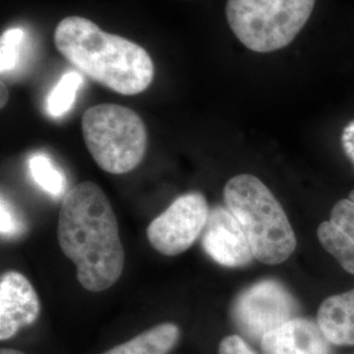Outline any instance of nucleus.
<instances>
[{
	"label": "nucleus",
	"instance_id": "4",
	"mask_svg": "<svg viewBox=\"0 0 354 354\" xmlns=\"http://www.w3.org/2000/svg\"><path fill=\"white\" fill-rule=\"evenodd\" d=\"M82 133L95 162L102 171L113 175L136 169L147 150L143 120L122 105L91 106L82 117Z\"/></svg>",
	"mask_w": 354,
	"mask_h": 354
},
{
	"label": "nucleus",
	"instance_id": "12",
	"mask_svg": "<svg viewBox=\"0 0 354 354\" xmlns=\"http://www.w3.org/2000/svg\"><path fill=\"white\" fill-rule=\"evenodd\" d=\"M317 324L332 345H354V289L332 295L320 304Z\"/></svg>",
	"mask_w": 354,
	"mask_h": 354
},
{
	"label": "nucleus",
	"instance_id": "21",
	"mask_svg": "<svg viewBox=\"0 0 354 354\" xmlns=\"http://www.w3.org/2000/svg\"><path fill=\"white\" fill-rule=\"evenodd\" d=\"M0 354H26L20 351H15V349H8V348H4L0 351Z\"/></svg>",
	"mask_w": 354,
	"mask_h": 354
},
{
	"label": "nucleus",
	"instance_id": "3",
	"mask_svg": "<svg viewBox=\"0 0 354 354\" xmlns=\"http://www.w3.org/2000/svg\"><path fill=\"white\" fill-rule=\"evenodd\" d=\"M228 210L241 223L254 259L268 266L286 261L297 248V238L279 200L252 175L228 180L225 192Z\"/></svg>",
	"mask_w": 354,
	"mask_h": 354
},
{
	"label": "nucleus",
	"instance_id": "22",
	"mask_svg": "<svg viewBox=\"0 0 354 354\" xmlns=\"http://www.w3.org/2000/svg\"><path fill=\"white\" fill-rule=\"evenodd\" d=\"M348 200H349V201H351V203H354V189L352 190V192H351V193H349V196H348Z\"/></svg>",
	"mask_w": 354,
	"mask_h": 354
},
{
	"label": "nucleus",
	"instance_id": "1",
	"mask_svg": "<svg viewBox=\"0 0 354 354\" xmlns=\"http://www.w3.org/2000/svg\"><path fill=\"white\" fill-rule=\"evenodd\" d=\"M61 250L76 266L80 285L93 292L106 290L124 270L125 253L118 222L108 197L84 181L64 194L58 219Z\"/></svg>",
	"mask_w": 354,
	"mask_h": 354
},
{
	"label": "nucleus",
	"instance_id": "13",
	"mask_svg": "<svg viewBox=\"0 0 354 354\" xmlns=\"http://www.w3.org/2000/svg\"><path fill=\"white\" fill-rule=\"evenodd\" d=\"M178 339L180 329L176 324L163 323L102 354H169Z\"/></svg>",
	"mask_w": 354,
	"mask_h": 354
},
{
	"label": "nucleus",
	"instance_id": "20",
	"mask_svg": "<svg viewBox=\"0 0 354 354\" xmlns=\"http://www.w3.org/2000/svg\"><path fill=\"white\" fill-rule=\"evenodd\" d=\"M7 100H8V91H7V87L4 86V83L1 82V108L7 104Z\"/></svg>",
	"mask_w": 354,
	"mask_h": 354
},
{
	"label": "nucleus",
	"instance_id": "15",
	"mask_svg": "<svg viewBox=\"0 0 354 354\" xmlns=\"http://www.w3.org/2000/svg\"><path fill=\"white\" fill-rule=\"evenodd\" d=\"M83 84V77L76 71L66 73L51 89L46 99V112L53 118H59L67 113L75 104L77 91Z\"/></svg>",
	"mask_w": 354,
	"mask_h": 354
},
{
	"label": "nucleus",
	"instance_id": "2",
	"mask_svg": "<svg viewBox=\"0 0 354 354\" xmlns=\"http://www.w3.org/2000/svg\"><path fill=\"white\" fill-rule=\"evenodd\" d=\"M54 44L79 73L117 93L138 95L151 86L155 67L147 50L127 38L104 32L86 17L61 20Z\"/></svg>",
	"mask_w": 354,
	"mask_h": 354
},
{
	"label": "nucleus",
	"instance_id": "6",
	"mask_svg": "<svg viewBox=\"0 0 354 354\" xmlns=\"http://www.w3.org/2000/svg\"><path fill=\"white\" fill-rule=\"evenodd\" d=\"M298 304L281 282L264 279L241 291L231 307V317L243 337L260 344L266 333L297 317Z\"/></svg>",
	"mask_w": 354,
	"mask_h": 354
},
{
	"label": "nucleus",
	"instance_id": "7",
	"mask_svg": "<svg viewBox=\"0 0 354 354\" xmlns=\"http://www.w3.org/2000/svg\"><path fill=\"white\" fill-rule=\"evenodd\" d=\"M209 213L203 193H187L152 221L147 228L149 241L165 256L184 253L203 234Z\"/></svg>",
	"mask_w": 354,
	"mask_h": 354
},
{
	"label": "nucleus",
	"instance_id": "5",
	"mask_svg": "<svg viewBox=\"0 0 354 354\" xmlns=\"http://www.w3.org/2000/svg\"><path fill=\"white\" fill-rule=\"evenodd\" d=\"M317 0H227L232 33L254 53H272L290 45L307 24Z\"/></svg>",
	"mask_w": 354,
	"mask_h": 354
},
{
	"label": "nucleus",
	"instance_id": "19",
	"mask_svg": "<svg viewBox=\"0 0 354 354\" xmlns=\"http://www.w3.org/2000/svg\"><path fill=\"white\" fill-rule=\"evenodd\" d=\"M342 151L354 167V120L344 127L342 133Z\"/></svg>",
	"mask_w": 354,
	"mask_h": 354
},
{
	"label": "nucleus",
	"instance_id": "8",
	"mask_svg": "<svg viewBox=\"0 0 354 354\" xmlns=\"http://www.w3.org/2000/svg\"><path fill=\"white\" fill-rule=\"evenodd\" d=\"M203 247L215 263L226 268H244L254 259L244 230L227 207L215 206L203 232Z\"/></svg>",
	"mask_w": 354,
	"mask_h": 354
},
{
	"label": "nucleus",
	"instance_id": "16",
	"mask_svg": "<svg viewBox=\"0 0 354 354\" xmlns=\"http://www.w3.org/2000/svg\"><path fill=\"white\" fill-rule=\"evenodd\" d=\"M24 37H26V33L19 28L8 29L1 35L0 67L3 74L12 71L16 67V64L19 62L21 44L24 41Z\"/></svg>",
	"mask_w": 354,
	"mask_h": 354
},
{
	"label": "nucleus",
	"instance_id": "18",
	"mask_svg": "<svg viewBox=\"0 0 354 354\" xmlns=\"http://www.w3.org/2000/svg\"><path fill=\"white\" fill-rule=\"evenodd\" d=\"M218 354H256L250 345L245 342V340L238 336V335H231L225 337L219 346H218Z\"/></svg>",
	"mask_w": 354,
	"mask_h": 354
},
{
	"label": "nucleus",
	"instance_id": "11",
	"mask_svg": "<svg viewBox=\"0 0 354 354\" xmlns=\"http://www.w3.org/2000/svg\"><path fill=\"white\" fill-rule=\"evenodd\" d=\"M317 239L344 270L354 274V203L349 200L335 203L330 219L317 228Z\"/></svg>",
	"mask_w": 354,
	"mask_h": 354
},
{
	"label": "nucleus",
	"instance_id": "17",
	"mask_svg": "<svg viewBox=\"0 0 354 354\" xmlns=\"http://www.w3.org/2000/svg\"><path fill=\"white\" fill-rule=\"evenodd\" d=\"M0 230L3 239H16L26 232L24 216L4 196H1L0 203Z\"/></svg>",
	"mask_w": 354,
	"mask_h": 354
},
{
	"label": "nucleus",
	"instance_id": "14",
	"mask_svg": "<svg viewBox=\"0 0 354 354\" xmlns=\"http://www.w3.org/2000/svg\"><path fill=\"white\" fill-rule=\"evenodd\" d=\"M28 167L33 181L51 197H61L66 192L64 174L54 165L49 155L42 152L33 153L28 160Z\"/></svg>",
	"mask_w": 354,
	"mask_h": 354
},
{
	"label": "nucleus",
	"instance_id": "9",
	"mask_svg": "<svg viewBox=\"0 0 354 354\" xmlns=\"http://www.w3.org/2000/svg\"><path fill=\"white\" fill-rule=\"evenodd\" d=\"M39 315L37 292L26 276L7 272L0 279V340H10Z\"/></svg>",
	"mask_w": 354,
	"mask_h": 354
},
{
	"label": "nucleus",
	"instance_id": "10",
	"mask_svg": "<svg viewBox=\"0 0 354 354\" xmlns=\"http://www.w3.org/2000/svg\"><path fill=\"white\" fill-rule=\"evenodd\" d=\"M330 346L317 322L304 317L283 323L260 342L263 354H330Z\"/></svg>",
	"mask_w": 354,
	"mask_h": 354
}]
</instances>
